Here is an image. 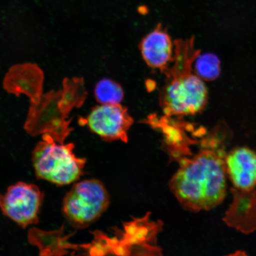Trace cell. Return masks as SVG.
<instances>
[{"instance_id": "cell-6", "label": "cell", "mask_w": 256, "mask_h": 256, "mask_svg": "<svg viewBox=\"0 0 256 256\" xmlns=\"http://www.w3.org/2000/svg\"><path fill=\"white\" fill-rule=\"evenodd\" d=\"M44 196L37 186L18 182L0 194V209L5 216L26 228L38 222Z\"/></svg>"}, {"instance_id": "cell-1", "label": "cell", "mask_w": 256, "mask_h": 256, "mask_svg": "<svg viewBox=\"0 0 256 256\" xmlns=\"http://www.w3.org/2000/svg\"><path fill=\"white\" fill-rule=\"evenodd\" d=\"M226 156L218 144L206 143L180 162L169 186L185 210H208L222 202L226 192Z\"/></svg>"}, {"instance_id": "cell-13", "label": "cell", "mask_w": 256, "mask_h": 256, "mask_svg": "<svg viewBox=\"0 0 256 256\" xmlns=\"http://www.w3.org/2000/svg\"><path fill=\"white\" fill-rule=\"evenodd\" d=\"M194 72L202 80L212 81L220 76V60L213 54H199L194 62Z\"/></svg>"}, {"instance_id": "cell-11", "label": "cell", "mask_w": 256, "mask_h": 256, "mask_svg": "<svg viewBox=\"0 0 256 256\" xmlns=\"http://www.w3.org/2000/svg\"><path fill=\"white\" fill-rule=\"evenodd\" d=\"M62 86L60 108L63 114L68 118L74 108H81L84 104L88 92L82 78H64Z\"/></svg>"}, {"instance_id": "cell-3", "label": "cell", "mask_w": 256, "mask_h": 256, "mask_svg": "<svg viewBox=\"0 0 256 256\" xmlns=\"http://www.w3.org/2000/svg\"><path fill=\"white\" fill-rule=\"evenodd\" d=\"M74 147L73 143L56 142L49 134H44L32 153L37 178L59 186L78 180L84 172L86 159L74 154Z\"/></svg>"}, {"instance_id": "cell-2", "label": "cell", "mask_w": 256, "mask_h": 256, "mask_svg": "<svg viewBox=\"0 0 256 256\" xmlns=\"http://www.w3.org/2000/svg\"><path fill=\"white\" fill-rule=\"evenodd\" d=\"M199 54L194 49L193 39L175 42L174 64L164 72L167 82L160 94V105L166 116L194 115L206 107V86L192 71Z\"/></svg>"}, {"instance_id": "cell-7", "label": "cell", "mask_w": 256, "mask_h": 256, "mask_svg": "<svg viewBox=\"0 0 256 256\" xmlns=\"http://www.w3.org/2000/svg\"><path fill=\"white\" fill-rule=\"evenodd\" d=\"M81 120L106 142H128V131L134 122L127 108L120 104L97 106L86 119Z\"/></svg>"}, {"instance_id": "cell-12", "label": "cell", "mask_w": 256, "mask_h": 256, "mask_svg": "<svg viewBox=\"0 0 256 256\" xmlns=\"http://www.w3.org/2000/svg\"><path fill=\"white\" fill-rule=\"evenodd\" d=\"M94 94L96 100L100 104H118L123 100L124 92L118 83L105 78L96 84Z\"/></svg>"}, {"instance_id": "cell-9", "label": "cell", "mask_w": 256, "mask_h": 256, "mask_svg": "<svg viewBox=\"0 0 256 256\" xmlns=\"http://www.w3.org/2000/svg\"><path fill=\"white\" fill-rule=\"evenodd\" d=\"M227 176L240 191L256 187V152L247 147H238L226 156Z\"/></svg>"}, {"instance_id": "cell-8", "label": "cell", "mask_w": 256, "mask_h": 256, "mask_svg": "<svg viewBox=\"0 0 256 256\" xmlns=\"http://www.w3.org/2000/svg\"><path fill=\"white\" fill-rule=\"evenodd\" d=\"M44 74L36 64L24 63L12 66L3 80V88L10 94H22L36 104L42 96Z\"/></svg>"}, {"instance_id": "cell-10", "label": "cell", "mask_w": 256, "mask_h": 256, "mask_svg": "<svg viewBox=\"0 0 256 256\" xmlns=\"http://www.w3.org/2000/svg\"><path fill=\"white\" fill-rule=\"evenodd\" d=\"M140 47L144 60L152 68L165 72L174 62V44L160 26L143 38Z\"/></svg>"}, {"instance_id": "cell-5", "label": "cell", "mask_w": 256, "mask_h": 256, "mask_svg": "<svg viewBox=\"0 0 256 256\" xmlns=\"http://www.w3.org/2000/svg\"><path fill=\"white\" fill-rule=\"evenodd\" d=\"M62 90H51L42 96L36 104H30L24 128L31 136L49 134L56 142H65L72 132L68 120L60 108Z\"/></svg>"}, {"instance_id": "cell-4", "label": "cell", "mask_w": 256, "mask_h": 256, "mask_svg": "<svg viewBox=\"0 0 256 256\" xmlns=\"http://www.w3.org/2000/svg\"><path fill=\"white\" fill-rule=\"evenodd\" d=\"M110 204V194L102 182L88 179L74 185L66 194L62 211L70 225L82 229L100 218Z\"/></svg>"}]
</instances>
